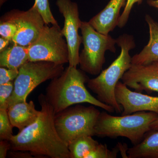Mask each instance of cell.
Instances as JSON below:
<instances>
[{
    "instance_id": "14",
    "label": "cell",
    "mask_w": 158,
    "mask_h": 158,
    "mask_svg": "<svg viewBox=\"0 0 158 158\" xmlns=\"http://www.w3.org/2000/svg\"><path fill=\"white\" fill-rule=\"evenodd\" d=\"M145 20L149 28V41L141 52L132 57L131 63L134 65L158 62V23L148 14L145 15Z\"/></svg>"
},
{
    "instance_id": "29",
    "label": "cell",
    "mask_w": 158,
    "mask_h": 158,
    "mask_svg": "<svg viewBox=\"0 0 158 158\" xmlns=\"http://www.w3.org/2000/svg\"><path fill=\"white\" fill-rule=\"evenodd\" d=\"M147 4L149 6L158 9V0H148Z\"/></svg>"
},
{
    "instance_id": "1",
    "label": "cell",
    "mask_w": 158,
    "mask_h": 158,
    "mask_svg": "<svg viewBox=\"0 0 158 158\" xmlns=\"http://www.w3.org/2000/svg\"><path fill=\"white\" fill-rule=\"evenodd\" d=\"M38 101L41 110L36 121L10 140L11 150L29 152L34 156L71 158L68 146L59 135L55 123L53 108L40 94Z\"/></svg>"
},
{
    "instance_id": "6",
    "label": "cell",
    "mask_w": 158,
    "mask_h": 158,
    "mask_svg": "<svg viewBox=\"0 0 158 158\" xmlns=\"http://www.w3.org/2000/svg\"><path fill=\"white\" fill-rule=\"evenodd\" d=\"M84 48L79 56L81 70L92 75L99 74L106 62V51L116 53V40L97 31L89 22L82 21L81 27Z\"/></svg>"
},
{
    "instance_id": "26",
    "label": "cell",
    "mask_w": 158,
    "mask_h": 158,
    "mask_svg": "<svg viewBox=\"0 0 158 158\" xmlns=\"http://www.w3.org/2000/svg\"><path fill=\"white\" fill-rule=\"evenodd\" d=\"M9 157L13 158H33L34 156L31 153L27 151L19 150H11L8 152V156Z\"/></svg>"
},
{
    "instance_id": "4",
    "label": "cell",
    "mask_w": 158,
    "mask_h": 158,
    "mask_svg": "<svg viewBox=\"0 0 158 158\" xmlns=\"http://www.w3.org/2000/svg\"><path fill=\"white\" fill-rule=\"evenodd\" d=\"M158 117V114L152 112H138L120 116L102 112L95 125V135L115 139L125 137L136 145L151 130V124Z\"/></svg>"
},
{
    "instance_id": "15",
    "label": "cell",
    "mask_w": 158,
    "mask_h": 158,
    "mask_svg": "<svg viewBox=\"0 0 158 158\" xmlns=\"http://www.w3.org/2000/svg\"><path fill=\"white\" fill-rule=\"evenodd\" d=\"M7 111L12 127L18 129L19 131L36 121L40 113V111L36 110L32 101L14 104L10 106Z\"/></svg>"
},
{
    "instance_id": "3",
    "label": "cell",
    "mask_w": 158,
    "mask_h": 158,
    "mask_svg": "<svg viewBox=\"0 0 158 158\" xmlns=\"http://www.w3.org/2000/svg\"><path fill=\"white\" fill-rule=\"evenodd\" d=\"M116 40V44L121 48L120 54L98 76L88 80V87L96 94L99 101L113 107L116 113H121L123 108L116 100L115 88L131 66L130 52L136 47V44L134 37L130 34H123Z\"/></svg>"
},
{
    "instance_id": "19",
    "label": "cell",
    "mask_w": 158,
    "mask_h": 158,
    "mask_svg": "<svg viewBox=\"0 0 158 158\" xmlns=\"http://www.w3.org/2000/svg\"><path fill=\"white\" fill-rule=\"evenodd\" d=\"M33 6L42 16L46 25H59L51 11L48 0H35Z\"/></svg>"
},
{
    "instance_id": "21",
    "label": "cell",
    "mask_w": 158,
    "mask_h": 158,
    "mask_svg": "<svg viewBox=\"0 0 158 158\" xmlns=\"http://www.w3.org/2000/svg\"><path fill=\"white\" fill-rule=\"evenodd\" d=\"M118 150V148L110 150L106 144L99 143L85 158H116Z\"/></svg>"
},
{
    "instance_id": "17",
    "label": "cell",
    "mask_w": 158,
    "mask_h": 158,
    "mask_svg": "<svg viewBox=\"0 0 158 158\" xmlns=\"http://www.w3.org/2000/svg\"><path fill=\"white\" fill-rule=\"evenodd\" d=\"M0 52L1 67L19 69L29 61L28 47L13 44Z\"/></svg>"
},
{
    "instance_id": "18",
    "label": "cell",
    "mask_w": 158,
    "mask_h": 158,
    "mask_svg": "<svg viewBox=\"0 0 158 158\" xmlns=\"http://www.w3.org/2000/svg\"><path fill=\"white\" fill-rule=\"evenodd\" d=\"M93 136L83 135L78 137L68 144L71 158H85L99 144Z\"/></svg>"
},
{
    "instance_id": "25",
    "label": "cell",
    "mask_w": 158,
    "mask_h": 158,
    "mask_svg": "<svg viewBox=\"0 0 158 158\" xmlns=\"http://www.w3.org/2000/svg\"><path fill=\"white\" fill-rule=\"evenodd\" d=\"M19 69L0 68V85L13 81L18 75Z\"/></svg>"
},
{
    "instance_id": "23",
    "label": "cell",
    "mask_w": 158,
    "mask_h": 158,
    "mask_svg": "<svg viewBox=\"0 0 158 158\" xmlns=\"http://www.w3.org/2000/svg\"><path fill=\"white\" fill-rule=\"evenodd\" d=\"M143 1V0H127L124 10L118 19L117 27L122 28L126 26L128 20L130 13L133 6L136 3H137L138 5H141Z\"/></svg>"
},
{
    "instance_id": "2",
    "label": "cell",
    "mask_w": 158,
    "mask_h": 158,
    "mask_svg": "<svg viewBox=\"0 0 158 158\" xmlns=\"http://www.w3.org/2000/svg\"><path fill=\"white\" fill-rule=\"evenodd\" d=\"M84 71L69 66L59 76L55 78L46 89V98L52 106L55 114L74 105L88 103L102 108L109 113L115 109L92 96L85 87L88 80Z\"/></svg>"
},
{
    "instance_id": "24",
    "label": "cell",
    "mask_w": 158,
    "mask_h": 158,
    "mask_svg": "<svg viewBox=\"0 0 158 158\" xmlns=\"http://www.w3.org/2000/svg\"><path fill=\"white\" fill-rule=\"evenodd\" d=\"M16 26L13 23L8 21H1L0 35L1 37L11 41L16 34Z\"/></svg>"
},
{
    "instance_id": "12",
    "label": "cell",
    "mask_w": 158,
    "mask_h": 158,
    "mask_svg": "<svg viewBox=\"0 0 158 158\" xmlns=\"http://www.w3.org/2000/svg\"><path fill=\"white\" fill-rule=\"evenodd\" d=\"M128 88L138 92H158V62L145 65L132 64L121 79Z\"/></svg>"
},
{
    "instance_id": "20",
    "label": "cell",
    "mask_w": 158,
    "mask_h": 158,
    "mask_svg": "<svg viewBox=\"0 0 158 158\" xmlns=\"http://www.w3.org/2000/svg\"><path fill=\"white\" fill-rule=\"evenodd\" d=\"M11 124L7 110H0V140L10 141L13 135Z\"/></svg>"
},
{
    "instance_id": "28",
    "label": "cell",
    "mask_w": 158,
    "mask_h": 158,
    "mask_svg": "<svg viewBox=\"0 0 158 158\" xmlns=\"http://www.w3.org/2000/svg\"><path fill=\"white\" fill-rule=\"evenodd\" d=\"M10 41V40L2 37L0 38V52H2L8 47Z\"/></svg>"
},
{
    "instance_id": "10",
    "label": "cell",
    "mask_w": 158,
    "mask_h": 158,
    "mask_svg": "<svg viewBox=\"0 0 158 158\" xmlns=\"http://www.w3.org/2000/svg\"><path fill=\"white\" fill-rule=\"evenodd\" d=\"M56 6L64 18V27L61 30L69 49V65L77 67L79 64V50L82 43L78 34L82 21L77 4L71 0H57Z\"/></svg>"
},
{
    "instance_id": "13",
    "label": "cell",
    "mask_w": 158,
    "mask_h": 158,
    "mask_svg": "<svg viewBox=\"0 0 158 158\" xmlns=\"http://www.w3.org/2000/svg\"><path fill=\"white\" fill-rule=\"evenodd\" d=\"M127 0H110L104 9L94 16L88 22L101 34L107 35L118 25L121 8Z\"/></svg>"
},
{
    "instance_id": "31",
    "label": "cell",
    "mask_w": 158,
    "mask_h": 158,
    "mask_svg": "<svg viewBox=\"0 0 158 158\" xmlns=\"http://www.w3.org/2000/svg\"><path fill=\"white\" fill-rule=\"evenodd\" d=\"M7 1H8V0H0V6H1V7H2L3 4L6 2Z\"/></svg>"
},
{
    "instance_id": "5",
    "label": "cell",
    "mask_w": 158,
    "mask_h": 158,
    "mask_svg": "<svg viewBox=\"0 0 158 158\" xmlns=\"http://www.w3.org/2000/svg\"><path fill=\"white\" fill-rule=\"evenodd\" d=\"M94 106L77 105L55 114L57 132L68 146L80 136H95V125L101 112Z\"/></svg>"
},
{
    "instance_id": "11",
    "label": "cell",
    "mask_w": 158,
    "mask_h": 158,
    "mask_svg": "<svg viewBox=\"0 0 158 158\" xmlns=\"http://www.w3.org/2000/svg\"><path fill=\"white\" fill-rule=\"evenodd\" d=\"M115 95L116 100L123 108L122 116L146 111L158 114V97L132 91L120 81L116 85Z\"/></svg>"
},
{
    "instance_id": "30",
    "label": "cell",
    "mask_w": 158,
    "mask_h": 158,
    "mask_svg": "<svg viewBox=\"0 0 158 158\" xmlns=\"http://www.w3.org/2000/svg\"><path fill=\"white\" fill-rule=\"evenodd\" d=\"M150 128L151 130L158 129V117L151 124Z\"/></svg>"
},
{
    "instance_id": "8",
    "label": "cell",
    "mask_w": 158,
    "mask_h": 158,
    "mask_svg": "<svg viewBox=\"0 0 158 158\" xmlns=\"http://www.w3.org/2000/svg\"><path fill=\"white\" fill-rule=\"evenodd\" d=\"M63 37L59 25H45L38 38L28 46L29 61H47L60 65L69 62L68 45Z\"/></svg>"
},
{
    "instance_id": "16",
    "label": "cell",
    "mask_w": 158,
    "mask_h": 158,
    "mask_svg": "<svg viewBox=\"0 0 158 158\" xmlns=\"http://www.w3.org/2000/svg\"><path fill=\"white\" fill-rule=\"evenodd\" d=\"M129 158H158V129L146 133L141 142L128 148Z\"/></svg>"
},
{
    "instance_id": "9",
    "label": "cell",
    "mask_w": 158,
    "mask_h": 158,
    "mask_svg": "<svg viewBox=\"0 0 158 158\" xmlns=\"http://www.w3.org/2000/svg\"><path fill=\"white\" fill-rule=\"evenodd\" d=\"M1 21L10 22L15 25L17 31L11 41L26 47L31 45L38 38L46 25L34 6L27 11H9L1 18Z\"/></svg>"
},
{
    "instance_id": "22",
    "label": "cell",
    "mask_w": 158,
    "mask_h": 158,
    "mask_svg": "<svg viewBox=\"0 0 158 158\" xmlns=\"http://www.w3.org/2000/svg\"><path fill=\"white\" fill-rule=\"evenodd\" d=\"M14 82L0 85V110H8V102L13 93Z\"/></svg>"
},
{
    "instance_id": "7",
    "label": "cell",
    "mask_w": 158,
    "mask_h": 158,
    "mask_svg": "<svg viewBox=\"0 0 158 158\" xmlns=\"http://www.w3.org/2000/svg\"><path fill=\"white\" fill-rule=\"evenodd\" d=\"M64 70L63 65L52 62H26L19 69L18 75L15 80L14 90L8 100V108L14 104L27 101L29 94L38 85L59 76Z\"/></svg>"
},
{
    "instance_id": "27",
    "label": "cell",
    "mask_w": 158,
    "mask_h": 158,
    "mask_svg": "<svg viewBox=\"0 0 158 158\" xmlns=\"http://www.w3.org/2000/svg\"><path fill=\"white\" fill-rule=\"evenodd\" d=\"M11 150V144L8 140H1L0 141V158H6L8 152Z\"/></svg>"
}]
</instances>
